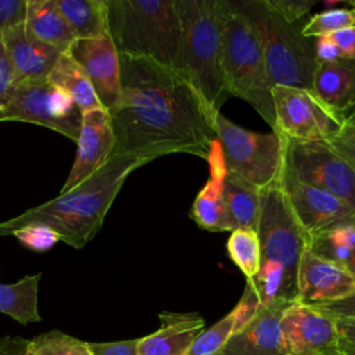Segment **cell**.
Listing matches in <instances>:
<instances>
[{
    "mask_svg": "<svg viewBox=\"0 0 355 355\" xmlns=\"http://www.w3.org/2000/svg\"><path fill=\"white\" fill-rule=\"evenodd\" d=\"M0 355H29L28 340L11 336L0 338Z\"/></svg>",
    "mask_w": 355,
    "mask_h": 355,
    "instance_id": "obj_40",
    "label": "cell"
},
{
    "mask_svg": "<svg viewBox=\"0 0 355 355\" xmlns=\"http://www.w3.org/2000/svg\"><path fill=\"white\" fill-rule=\"evenodd\" d=\"M355 293V276L341 263L315 254L301 255L297 272V300L308 305L334 302Z\"/></svg>",
    "mask_w": 355,
    "mask_h": 355,
    "instance_id": "obj_15",
    "label": "cell"
},
{
    "mask_svg": "<svg viewBox=\"0 0 355 355\" xmlns=\"http://www.w3.org/2000/svg\"><path fill=\"white\" fill-rule=\"evenodd\" d=\"M282 189L290 211L309 245L334 225L355 216V209L343 200L316 186L300 182L286 171L282 176Z\"/></svg>",
    "mask_w": 355,
    "mask_h": 355,
    "instance_id": "obj_12",
    "label": "cell"
},
{
    "mask_svg": "<svg viewBox=\"0 0 355 355\" xmlns=\"http://www.w3.org/2000/svg\"><path fill=\"white\" fill-rule=\"evenodd\" d=\"M326 144L337 154L344 157L352 165H355V128L344 125L343 129L333 136Z\"/></svg>",
    "mask_w": 355,
    "mask_h": 355,
    "instance_id": "obj_36",
    "label": "cell"
},
{
    "mask_svg": "<svg viewBox=\"0 0 355 355\" xmlns=\"http://www.w3.org/2000/svg\"><path fill=\"white\" fill-rule=\"evenodd\" d=\"M344 266H345V268H347V269H348V270L355 276V254L351 257V259H349Z\"/></svg>",
    "mask_w": 355,
    "mask_h": 355,
    "instance_id": "obj_42",
    "label": "cell"
},
{
    "mask_svg": "<svg viewBox=\"0 0 355 355\" xmlns=\"http://www.w3.org/2000/svg\"><path fill=\"white\" fill-rule=\"evenodd\" d=\"M223 79L225 90L248 103L276 132L273 86L262 43L236 0H223Z\"/></svg>",
    "mask_w": 355,
    "mask_h": 355,
    "instance_id": "obj_6",
    "label": "cell"
},
{
    "mask_svg": "<svg viewBox=\"0 0 355 355\" xmlns=\"http://www.w3.org/2000/svg\"><path fill=\"white\" fill-rule=\"evenodd\" d=\"M67 53L85 71L98 103L111 115L121 100V62L110 35L76 39Z\"/></svg>",
    "mask_w": 355,
    "mask_h": 355,
    "instance_id": "obj_13",
    "label": "cell"
},
{
    "mask_svg": "<svg viewBox=\"0 0 355 355\" xmlns=\"http://www.w3.org/2000/svg\"><path fill=\"white\" fill-rule=\"evenodd\" d=\"M42 273L29 275L15 283H0V313L21 324L40 322L37 309V288Z\"/></svg>",
    "mask_w": 355,
    "mask_h": 355,
    "instance_id": "obj_25",
    "label": "cell"
},
{
    "mask_svg": "<svg viewBox=\"0 0 355 355\" xmlns=\"http://www.w3.org/2000/svg\"><path fill=\"white\" fill-rule=\"evenodd\" d=\"M28 0H0V35L25 24Z\"/></svg>",
    "mask_w": 355,
    "mask_h": 355,
    "instance_id": "obj_35",
    "label": "cell"
},
{
    "mask_svg": "<svg viewBox=\"0 0 355 355\" xmlns=\"http://www.w3.org/2000/svg\"><path fill=\"white\" fill-rule=\"evenodd\" d=\"M236 311L232 309L227 315L204 329L191 344L187 355H218L229 337L236 330Z\"/></svg>",
    "mask_w": 355,
    "mask_h": 355,
    "instance_id": "obj_30",
    "label": "cell"
},
{
    "mask_svg": "<svg viewBox=\"0 0 355 355\" xmlns=\"http://www.w3.org/2000/svg\"><path fill=\"white\" fill-rule=\"evenodd\" d=\"M261 245L259 270L247 280L261 305L297 300V272L308 240L297 225L282 189V180L262 191L257 226Z\"/></svg>",
    "mask_w": 355,
    "mask_h": 355,
    "instance_id": "obj_3",
    "label": "cell"
},
{
    "mask_svg": "<svg viewBox=\"0 0 355 355\" xmlns=\"http://www.w3.org/2000/svg\"><path fill=\"white\" fill-rule=\"evenodd\" d=\"M293 301L276 300L261 305L254 316L237 329L218 355H288L280 320Z\"/></svg>",
    "mask_w": 355,
    "mask_h": 355,
    "instance_id": "obj_17",
    "label": "cell"
},
{
    "mask_svg": "<svg viewBox=\"0 0 355 355\" xmlns=\"http://www.w3.org/2000/svg\"><path fill=\"white\" fill-rule=\"evenodd\" d=\"M226 250L230 259L244 273L247 280L255 277L261 263V245L257 230L237 227L230 232Z\"/></svg>",
    "mask_w": 355,
    "mask_h": 355,
    "instance_id": "obj_28",
    "label": "cell"
},
{
    "mask_svg": "<svg viewBox=\"0 0 355 355\" xmlns=\"http://www.w3.org/2000/svg\"><path fill=\"white\" fill-rule=\"evenodd\" d=\"M121 100L111 114L114 154L148 161L183 153L207 159L214 116L190 83L148 58L119 55Z\"/></svg>",
    "mask_w": 355,
    "mask_h": 355,
    "instance_id": "obj_1",
    "label": "cell"
},
{
    "mask_svg": "<svg viewBox=\"0 0 355 355\" xmlns=\"http://www.w3.org/2000/svg\"><path fill=\"white\" fill-rule=\"evenodd\" d=\"M75 40L108 33L105 0H55Z\"/></svg>",
    "mask_w": 355,
    "mask_h": 355,
    "instance_id": "obj_24",
    "label": "cell"
},
{
    "mask_svg": "<svg viewBox=\"0 0 355 355\" xmlns=\"http://www.w3.org/2000/svg\"><path fill=\"white\" fill-rule=\"evenodd\" d=\"M309 248L322 258L345 265L355 254V216L322 233Z\"/></svg>",
    "mask_w": 355,
    "mask_h": 355,
    "instance_id": "obj_27",
    "label": "cell"
},
{
    "mask_svg": "<svg viewBox=\"0 0 355 355\" xmlns=\"http://www.w3.org/2000/svg\"><path fill=\"white\" fill-rule=\"evenodd\" d=\"M344 121H345L347 125L355 128V107L351 108V110L344 115Z\"/></svg>",
    "mask_w": 355,
    "mask_h": 355,
    "instance_id": "obj_41",
    "label": "cell"
},
{
    "mask_svg": "<svg viewBox=\"0 0 355 355\" xmlns=\"http://www.w3.org/2000/svg\"><path fill=\"white\" fill-rule=\"evenodd\" d=\"M212 130L219 141L226 171L236 173L259 191L279 183L284 172L286 137L277 132L248 130L218 111Z\"/></svg>",
    "mask_w": 355,
    "mask_h": 355,
    "instance_id": "obj_8",
    "label": "cell"
},
{
    "mask_svg": "<svg viewBox=\"0 0 355 355\" xmlns=\"http://www.w3.org/2000/svg\"><path fill=\"white\" fill-rule=\"evenodd\" d=\"M209 178L194 198L190 218L204 230L232 232L234 225L226 211L223 201V178L226 165L219 141L215 139L207 157Z\"/></svg>",
    "mask_w": 355,
    "mask_h": 355,
    "instance_id": "obj_19",
    "label": "cell"
},
{
    "mask_svg": "<svg viewBox=\"0 0 355 355\" xmlns=\"http://www.w3.org/2000/svg\"><path fill=\"white\" fill-rule=\"evenodd\" d=\"M319 60L343 57L355 60V26L316 39Z\"/></svg>",
    "mask_w": 355,
    "mask_h": 355,
    "instance_id": "obj_32",
    "label": "cell"
},
{
    "mask_svg": "<svg viewBox=\"0 0 355 355\" xmlns=\"http://www.w3.org/2000/svg\"><path fill=\"white\" fill-rule=\"evenodd\" d=\"M338 333L337 348L344 355H355V318L334 319Z\"/></svg>",
    "mask_w": 355,
    "mask_h": 355,
    "instance_id": "obj_38",
    "label": "cell"
},
{
    "mask_svg": "<svg viewBox=\"0 0 355 355\" xmlns=\"http://www.w3.org/2000/svg\"><path fill=\"white\" fill-rule=\"evenodd\" d=\"M11 236H14L24 247L44 252L50 250L57 241H60L58 233L46 225H26L17 229Z\"/></svg>",
    "mask_w": 355,
    "mask_h": 355,
    "instance_id": "obj_33",
    "label": "cell"
},
{
    "mask_svg": "<svg viewBox=\"0 0 355 355\" xmlns=\"http://www.w3.org/2000/svg\"><path fill=\"white\" fill-rule=\"evenodd\" d=\"M262 191L226 171L223 178V201L234 229L244 227L257 230L261 214Z\"/></svg>",
    "mask_w": 355,
    "mask_h": 355,
    "instance_id": "obj_23",
    "label": "cell"
},
{
    "mask_svg": "<svg viewBox=\"0 0 355 355\" xmlns=\"http://www.w3.org/2000/svg\"><path fill=\"white\" fill-rule=\"evenodd\" d=\"M12 85H14V75H12L11 65L7 60L1 35H0V116H1V111L8 98Z\"/></svg>",
    "mask_w": 355,
    "mask_h": 355,
    "instance_id": "obj_39",
    "label": "cell"
},
{
    "mask_svg": "<svg viewBox=\"0 0 355 355\" xmlns=\"http://www.w3.org/2000/svg\"><path fill=\"white\" fill-rule=\"evenodd\" d=\"M263 4L277 17L288 24H298L311 8L316 4L315 0H262Z\"/></svg>",
    "mask_w": 355,
    "mask_h": 355,
    "instance_id": "obj_34",
    "label": "cell"
},
{
    "mask_svg": "<svg viewBox=\"0 0 355 355\" xmlns=\"http://www.w3.org/2000/svg\"><path fill=\"white\" fill-rule=\"evenodd\" d=\"M29 355H92L89 341L61 330H50L28 340Z\"/></svg>",
    "mask_w": 355,
    "mask_h": 355,
    "instance_id": "obj_29",
    "label": "cell"
},
{
    "mask_svg": "<svg viewBox=\"0 0 355 355\" xmlns=\"http://www.w3.org/2000/svg\"><path fill=\"white\" fill-rule=\"evenodd\" d=\"M47 79L67 93L82 114L103 108L85 71L71 58L68 53H64L58 58Z\"/></svg>",
    "mask_w": 355,
    "mask_h": 355,
    "instance_id": "obj_26",
    "label": "cell"
},
{
    "mask_svg": "<svg viewBox=\"0 0 355 355\" xmlns=\"http://www.w3.org/2000/svg\"><path fill=\"white\" fill-rule=\"evenodd\" d=\"M76 144L73 165L60 193L69 191L83 183L112 157L116 140L111 115L104 108L82 114V126Z\"/></svg>",
    "mask_w": 355,
    "mask_h": 355,
    "instance_id": "obj_16",
    "label": "cell"
},
{
    "mask_svg": "<svg viewBox=\"0 0 355 355\" xmlns=\"http://www.w3.org/2000/svg\"><path fill=\"white\" fill-rule=\"evenodd\" d=\"M25 31L33 39L67 53L75 37L55 0H28Z\"/></svg>",
    "mask_w": 355,
    "mask_h": 355,
    "instance_id": "obj_22",
    "label": "cell"
},
{
    "mask_svg": "<svg viewBox=\"0 0 355 355\" xmlns=\"http://www.w3.org/2000/svg\"><path fill=\"white\" fill-rule=\"evenodd\" d=\"M40 125L78 141L82 112L71 97L49 79L14 83L1 111L0 122Z\"/></svg>",
    "mask_w": 355,
    "mask_h": 355,
    "instance_id": "obj_9",
    "label": "cell"
},
{
    "mask_svg": "<svg viewBox=\"0 0 355 355\" xmlns=\"http://www.w3.org/2000/svg\"><path fill=\"white\" fill-rule=\"evenodd\" d=\"M182 21L180 75L208 112L219 111L223 79V0H178Z\"/></svg>",
    "mask_w": 355,
    "mask_h": 355,
    "instance_id": "obj_5",
    "label": "cell"
},
{
    "mask_svg": "<svg viewBox=\"0 0 355 355\" xmlns=\"http://www.w3.org/2000/svg\"><path fill=\"white\" fill-rule=\"evenodd\" d=\"M237 4L258 32L272 86L311 90L319 62L316 39L305 37L302 25L286 22L262 0H239Z\"/></svg>",
    "mask_w": 355,
    "mask_h": 355,
    "instance_id": "obj_7",
    "label": "cell"
},
{
    "mask_svg": "<svg viewBox=\"0 0 355 355\" xmlns=\"http://www.w3.org/2000/svg\"><path fill=\"white\" fill-rule=\"evenodd\" d=\"M1 40L12 69L14 83L47 79L58 58L64 54L29 36L24 24L4 31Z\"/></svg>",
    "mask_w": 355,
    "mask_h": 355,
    "instance_id": "obj_18",
    "label": "cell"
},
{
    "mask_svg": "<svg viewBox=\"0 0 355 355\" xmlns=\"http://www.w3.org/2000/svg\"><path fill=\"white\" fill-rule=\"evenodd\" d=\"M355 26V11L351 8H331L311 17L301 28L305 37L318 39Z\"/></svg>",
    "mask_w": 355,
    "mask_h": 355,
    "instance_id": "obj_31",
    "label": "cell"
},
{
    "mask_svg": "<svg viewBox=\"0 0 355 355\" xmlns=\"http://www.w3.org/2000/svg\"><path fill=\"white\" fill-rule=\"evenodd\" d=\"M284 171L336 196L355 209V165L322 141L286 139Z\"/></svg>",
    "mask_w": 355,
    "mask_h": 355,
    "instance_id": "obj_11",
    "label": "cell"
},
{
    "mask_svg": "<svg viewBox=\"0 0 355 355\" xmlns=\"http://www.w3.org/2000/svg\"><path fill=\"white\" fill-rule=\"evenodd\" d=\"M159 327L139 338V355H187L205 320L197 312H168L158 315Z\"/></svg>",
    "mask_w": 355,
    "mask_h": 355,
    "instance_id": "obj_20",
    "label": "cell"
},
{
    "mask_svg": "<svg viewBox=\"0 0 355 355\" xmlns=\"http://www.w3.org/2000/svg\"><path fill=\"white\" fill-rule=\"evenodd\" d=\"M311 90L330 110L344 116L355 107V60H319Z\"/></svg>",
    "mask_w": 355,
    "mask_h": 355,
    "instance_id": "obj_21",
    "label": "cell"
},
{
    "mask_svg": "<svg viewBox=\"0 0 355 355\" xmlns=\"http://www.w3.org/2000/svg\"><path fill=\"white\" fill-rule=\"evenodd\" d=\"M276 132L295 141H329L345 125L344 116L323 104L312 90L273 86Z\"/></svg>",
    "mask_w": 355,
    "mask_h": 355,
    "instance_id": "obj_10",
    "label": "cell"
},
{
    "mask_svg": "<svg viewBox=\"0 0 355 355\" xmlns=\"http://www.w3.org/2000/svg\"><path fill=\"white\" fill-rule=\"evenodd\" d=\"M107 28L119 55L148 58L180 73L178 0H105Z\"/></svg>",
    "mask_w": 355,
    "mask_h": 355,
    "instance_id": "obj_4",
    "label": "cell"
},
{
    "mask_svg": "<svg viewBox=\"0 0 355 355\" xmlns=\"http://www.w3.org/2000/svg\"><path fill=\"white\" fill-rule=\"evenodd\" d=\"M347 3H348V6L351 7V10H354V11H355V0H348Z\"/></svg>",
    "mask_w": 355,
    "mask_h": 355,
    "instance_id": "obj_44",
    "label": "cell"
},
{
    "mask_svg": "<svg viewBox=\"0 0 355 355\" xmlns=\"http://www.w3.org/2000/svg\"><path fill=\"white\" fill-rule=\"evenodd\" d=\"M280 327L288 355H323L338 344L336 320L298 300L284 309Z\"/></svg>",
    "mask_w": 355,
    "mask_h": 355,
    "instance_id": "obj_14",
    "label": "cell"
},
{
    "mask_svg": "<svg viewBox=\"0 0 355 355\" xmlns=\"http://www.w3.org/2000/svg\"><path fill=\"white\" fill-rule=\"evenodd\" d=\"M150 162L133 154H112L94 175L55 198L0 222V237L11 236L26 225H46L54 229L60 241L72 248H83L100 230L104 218L126 178Z\"/></svg>",
    "mask_w": 355,
    "mask_h": 355,
    "instance_id": "obj_2",
    "label": "cell"
},
{
    "mask_svg": "<svg viewBox=\"0 0 355 355\" xmlns=\"http://www.w3.org/2000/svg\"><path fill=\"white\" fill-rule=\"evenodd\" d=\"M323 355H344V354L338 348H334V349H331V351H329V352H326Z\"/></svg>",
    "mask_w": 355,
    "mask_h": 355,
    "instance_id": "obj_43",
    "label": "cell"
},
{
    "mask_svg": "<svg viewBox=\"0 0 355 355\" xmlns=\"http://www.w3.org/2000/svg\"><path fill=\"white\" fill-rule=\"evenodd\" d=\"M137 345L139 338L107 343H89L92 355H139Z\"/></svg>",
    "mask_w": 355,
    "mask_h": 355,
    "instance_id": "obj_37",
    "label": "cell"
}]
</instances>
